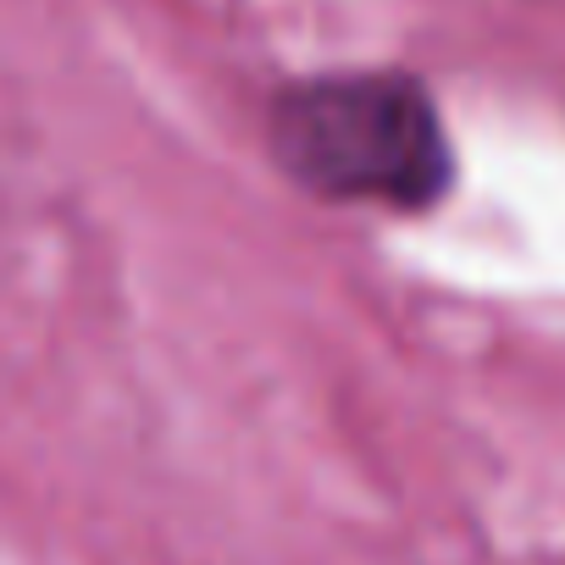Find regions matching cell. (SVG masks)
Instances as JSON below:
<instances>
[{"mask_svg": "<svg viewBox=\"0 0 565 565\" xmlns=\"http://www.w3.org/2000/svg\"><path fill=\"white\" fill-rule=\"evenodd\" d=\"M260 139L277 172L322 205L427 216L460 178L444 111L405 67L300 73L266 100Z\"/></svg>", "mask_w": 565, "mask_h": 565, "instance_id": "1", "label": "cell"}]
</instances>
